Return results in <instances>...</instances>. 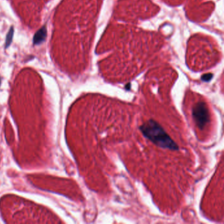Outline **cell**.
<instances>
[{
	"label": "cell",
	"mask_w": 224,
	"mask_h": 224,
	"mask_svg": "<svg viewBox=\"0 0 224 224\" xmlns=\"http://www.w3.org/2000/svg\"><path fill=\"white\" fill-rule=\"evenodd\" d=\"M140 130L145 138L160 148L179 150L178 144L171 139L162 126L153 119H150L140 126Z\"/></svg>",
	"instance_id": "1"
},
{
	"label": "cell",
	"mask_w": 224,
	"mask_h": 224,
	"mask_svg": "<svg viewBox=\"0 0 224 224\" xmlns=\"http://www.w3.org/2000/svg\"><path fill=\"white\" fill-rule=\"evenodd\" d=\"M194 121L200 130H203L210 120V114L206 104L200 101L195 104L192 110Z\"/></svg>",
	"instance_id": "2"
},
{
	"label": "cell",
	"mask_w": 224,
	"mask_h": 224,
	"mask_svg": "<svg viewBox=\"0 0 224 224\" xmlns=\"http://www.w3.org/2000/svg\"><path fill=\"white\" fill-rule=\"evenodd\" d=\"M212 78V74H204L202 76V80L204 82H208V81L210 80Z\"/></svg>",
	"instance_id": "4"
},
{
	"label": "cell",
	"mask_w": 224,
	"mask_h": 224,
	"mask_svg": "<svg viewBox=\"0 0 224 224\" xmlns=\"http://www.w3.org/2000/svg\"><path fill=\"white\" fill-rule=\"evenodd\" d=\"M45 30L44 29H42L38 32L37 33V34L36 35V36L34 37V41L35 44H40V43L44 39L45 37Z\"/></svg>",
	"instance_id": "3"
}]
</instances>
